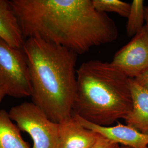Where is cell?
<instances>
[{"label": "cell", "instance_id": "6da1fadb", "mask_svg": "<svg viewBox=\"0 0 148 148\" xmlns=\"http://www.w3.org/2000/svg\"><path fill=\"white\" fill-rule=\"evenodd\" d=\"M24 38H39L83 54L113 42L119 32L92 0H11Z\"/></svg>", "mask_w": 148, "mask_h": 148}, {"label": "cell", "instance_id": "7a4b0ae2", "mask_svg": "<svg viewBox=\"0 0 148 148\" xmlns=\"http://www.w3.org/2000/svg\"><path fill=\"white\" fill-rule=\"evenodd\" d=\"M23 50L29 65L32 103L52 121L73 115L76 90L77 54L39 38L25 40Z\"/></svg>", "mask_w": 148, "mask_h": 148}, {"label": "cell", "instance_id": "3957f363", "mask_svg": "<svg viewBox=\"0 0 148 148\" xmlns=\"http://www.w3.org/2000/svg\"><path fill=\"white\" fill-rule=\"evenodd\" d=\"M76 76L75 115L95 125L110 126L132 110L130 79L111 63H83Z\"/></svg>", "mask_w": 148, "mask_h": 148}, {"label": "cell", "instance_id": "277c9868", "mask_svg": "<svg viewBox=\"0 0 148 148\" xmlns=\"http://www.w3.org/2000/svg\"><path fill=\"white\" fill-rule=\"evenodd\" d=\"M21 131L29 134L32 148H59V125L52 121L32 102H24L13 106L8 112Z\"/></svg>", "mask_w": 148, "mask_h": 148}, {"label": "cell", "instance_id": "5b68a950", "mask_svg": "<svg viewBox=\"0 0 148 148\" xmlns=\"http://www.w3.org/2000/svg\"><path fill=\"white\" fill-rule=\"evenodd\" d=\"M0 86L5 95L32 97L29 65L23 48L12 47L1 38Z\"/></svg>", "mask_w": 148, "mask_h": 148}, {"label": "cell", "instance_id": "8992f818", "mask_svg": "<svg viewBox=\"0 0 148 148\" xmlns=\"http://www.w3.org/2000/svg\"><path fill=\"white\" fill-rule=\"evenodd\" d=\"M111 63L131 79L148 71V32L144 27L115 54Z\"/></svg>", "mask_w": 148, "mask_h": 148}, {"label": "cell", "instance_id": "52a82bcc", "mask_svg": "<svg viewBox=\"0 0 148 148\" xmlns=\"http://www.w3.org/2000/svg\"><path fill=\"white\" fill-rule=\"evenodd\" d=\"M73 115L83 126L119 145L131 148H148V135L128 125L118 123L113 126H101L85 120L74 114Z\"/></svg>", "mask_w": 148, "mask_h": 148}, {"label": "cell", "instance_id": "ba28073f", "mask_svg": "<svg viewBox=\"0 0 148 148\" xmlns=\"http://www.w3.org/2000/svg\"><path fill=\"white\" fill-rule=\"evenodd\" d=\"M59 148H90L95 143L98 133L83 126L73 114L59 123Z\"/></svg>", "mask_w": 148, "mask_h": 148}, {"label": "cell", "instance_id": "9c48e42d", "mask_svg": "<svg viewBox=\"0 0 148 148\" xmlns=\"http://www.w3.org/2000/svg\"><path fill=\"white\" fill-rule=\"evenodd\" d=\"M132 109L125 118L127 125L148 136V90L134 79L130 80Z\"/></svg>", "mask_w": 148, "mask_h": 148}, {"label": "cell", "instance_id": "30bf717a", "mask_svg": "<svg viewBox=\"0 0 148 148\" xmlns=\"http://www.w3.org/2000/svg\"><path fill=\"white\" fill-rule=\"evenodd\" d=\"M0 38L16 48H23L25 41L10 1L8 0H0Z\"/></svg>", "mask_w": 148, "mask_h": 148}, {"label": "cell", "instance_id": "8fae6325", "mask_svg": "<svg viewBox=\"0 0 148 148\" xmlns=\"http://www.w3.org/2000/svg\"><path fill=\"white\" fill-rule=\"evenodd\" d=\"M5 110H0V148H30Z\"/></svg>", "mask_w": 148, "mask_h": 148}, {"label": "cell", "instance_id": "7c38bea8", "mask_svg": "<svg viewBox=\"0 0 148 148\" xmlns=\"http://www.w3.org/2000/svg\"><path fill=\"white\" fill-rule=\"evenodd\" d=\"M127 18V35L130 37L134 36L144 27L145 7L143 0L133 1L131 4V9Z\"/></svg>", "mask_w": 148, "mask_h": 148}, {"label": "cell", "instance_id": "4fadbf2b", "mask_svg": "<svg viewBox=\"0 0 148 148\" xmlns=\"http://www.w3.org/2000/svg\"><path fill=\"white\" fill-rule=\"evenodd\" d=\"M95 8L101 12L116 13L127 18L131 9V4L120 0H92Z\"/></svg>", "mask_w": 148, "mask_h": 148}, {"label": "cell", "instance_id": "5bb4252c", "mask_svg": "<svg viewBox=\"0 0 148 148\" xmlns=\"http://www.w3.org/2000/svg\"><path fill=\"white\" fill-rule=\"evenodd\" d=\"M95 143L90 148H120V145L98 134Z\"/></svg>", "mask_w": 148, "mask_h": 148}, {"label": "cell", "instance_id": "9a60e30c", "mask_svg": "<svg viewBox=\"0 0 148 148\" xmlns=\"http://www.w3.org/2000/svg\"><path fill=\"white\" fill-rule=\"evenodd\" d=\"M134 79L138 84L148 90V71Z\"/></svg>", "mask_w": 148, "mask_h": 148}, {"label": "cell", "instance_id": "2e32d148", "mask_svg": "<svg viewBox=\"0 0 148 148\" xmlns=\"http://www.w3.org/2000/svg\"><path fill=\"white\" fill-rule=\"evenodd\" d=\"M145 27L148 32V6L145 7Z\"/></svg>", "mask_w": 148, "mask_h": 148}, {"label": "cell", "instance_id": "e0dca14e", "mask_svg": "<svg viewBox=\"0 0 148 148\" xmlns=\"http://www.w3.org/2000/svg\"><path fill=\"white\" fill-rule=\"evenodd\" d=\"M5 96V93L0 86V103L2 102V101H3Z\"/></svg>", "mask_w": 148, "mask_h": 148}, {"label": "cell", "instance_id": "ac0fdd59", "mask_svg": "<svg viewBox=\"0 0 148 148\" xmlns=\"http://www.w3.org/2000/svg\"><path fill=\"white\" fill-rule=\"evenodd\" d=\"M120 148H130V147H126V146H123V145H121V147H120Z\"/></svg>", "mask_w": 148, "mask_h": 148}, {"label": "cell", "instance_id": "d6986e66", "mask_svg": "<svg viewBox=\"0 0 148 148\" xmlns=\"http://www.w3.org/2000/svg\"></svg>", "mask_w": 148, "mask_h": 148}]
</instances>
